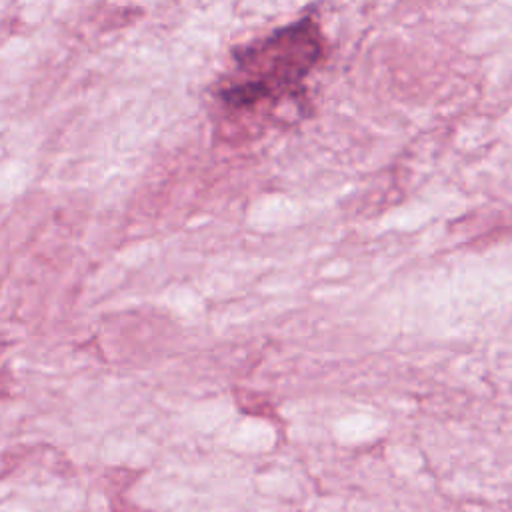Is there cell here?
Instances as JSON below:
<instances>
[{
  "label": "cell",
  "instance_id": "cell-1",
  "mask_svg": "<svg viewBox=\"0 0 512 512\" xmlns=\"http://www.w3.org/2000/svg\"><path fill=\"white\" fill-rule=\"evenodd\" d=\"M320 50V34L310 18L274 32L244 52L240 82L230 88L228 100L236 106H250L294 94L316 64Z\"/></svg>",
  "mask_w": 512,
  "mask_h": 512
}]
</instances>
